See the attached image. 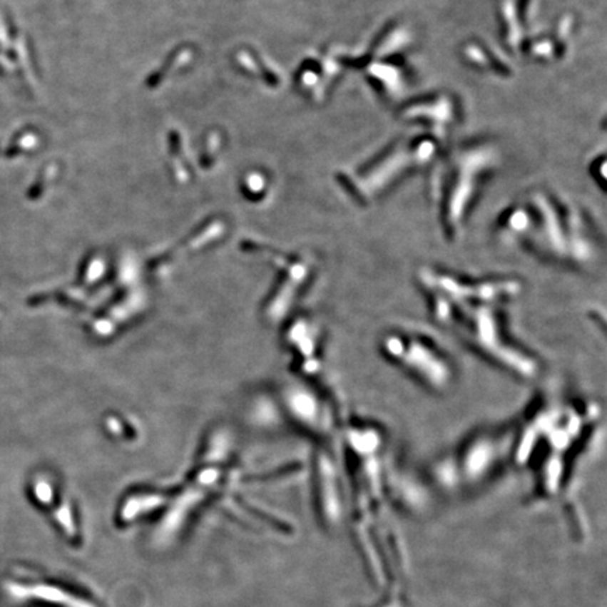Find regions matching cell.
<instances>
[{"mask_svg":"<svg viewBox=\"0 0 607 607\" xmlns=\"http://www.w3.org/2000/svg\"><path fill=\"white\" fill-rule=\"evenodd\" d=\"M432 318L485 360L520 379H534L541 363L511 335L505 307L521 292L512 277H467L444 275L421 288Z\"/></svg>","mask_w":607,"mask_h":607,"instance_id":"obj_1","label":"cell"},{"mask_svg":"<svg viewBox=\"0 0 607 607\" xmlns=\"http://www.w3.org/2000/svg\"><path fill=\"white\" fill-rule=\"evenodd\" d=\"M501 234L505 239L520 242L541 259L573 269H586L596 265L599 246L589 234L586 221L576 213L560 211L544 204L530 214L514 210L501 218Z\"/></svg>","mask_w":607,"mask_h":607,"instance_id":"obj_2","label":"cell"},{"mask_svg":"<svg viewBox=\"0 0 607 607\" xmlns=\"http://www.w3.org/2000/svg\"><path fill=\"white\" fill-rule=\"evenodd\" d=\"M378 349L387 362L433 394H449L457 384L459 369L453 356L427 332L408 327L388 329L379 337Z\"/></svg>","mask_w":607,"mask_h":607,"instance_id":"obj_3","label":"cell"},{"mask_svg":"<svg viewBox=\"0 0 607 607\" xmlns=\"http://www.w3.org/2000/svg\"><path fill=\"white\" fill-rule=\"evenodd\" d=\"M514 437L516 423L476 430L439 460L437 471L446 478L485 479L512 460Z\"/></svg>","mask_w":607,"mask_h":607,"instance_id":"obj_4","label":"cell"}]
</instances>
